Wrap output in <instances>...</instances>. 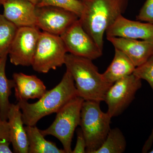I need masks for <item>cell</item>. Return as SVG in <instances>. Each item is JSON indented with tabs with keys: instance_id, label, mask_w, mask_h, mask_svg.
<instances>
[{
	"instance_id": "obj_4",
	"label": "cell",
	"mask_w": 153,
	"mask_h": 153,
	"mask_svg": "<svg viewBox=\"0 0 153 153\" xmlns=\"http://www.w3.org/2000/svg\"><path fill=\"white\" fill-rule=\"evenodd\" d=\"M100 103L84 100L82 103L79 126L86 141V153H95L111 129L112 118L102 111Z\"/></svg>"
},
{
	"instance_id": "obj_14",
	"label": "cell",
	"mask_w": 153,
	"mask_h": 153,
	"mask_svg": "<svg viewBox=\"0 0 153 153\" xmlns=\"http://www.w3.org/2000/svg\"><path fill=\"white\" fill-rule=\"evenodd\" d=\"M13 77L15 83V97L18 102L39 99L47 92L44 82L36 75L19 72L14 73Z\"/></svg>"
},
{
	"instance_id": "obj_1",
	"label": "cell",
	"mask_w": 153,
	"mask_h": 153,
	"mask_svg": "<svg viewBox=\"0 0 153 153\" xmlns=\"http://www.w3.org/2000/svg\"><path fill=\"white\" fill-rule=\"evenodd\" d=\"M129 0H85L79 20L84 30L103 50V36L107 30L123 16Z\"/></svg>"
},
{
	"instance_id": "obj_17",
	"label": "cell",
	"mask_w": 153,
	"mask_h": 153,
	"mask_svg": "<svg viewBox=\"0 0 153 153\" xmlns=\"http://www.w3.org/2000/svg\"><path fill=\"white\" fill-rule=\"evenodd\" d=\"M25 130L29 143V153H66L55 143L47 140L36 126H27Z\"/></svg>"
},
{
	"instance_id": "obj_20",
	"label": "cell",
	"mask_w": 153,
	"mask_h": 153,
	"mask_svg": "<svg viewBox=\"0 0 153 153\" xmlns=\"http://www.w3.org/2000/svg\"><path fill=\"white\" fill-rule=\"evenodd\" d=\"M18 28L0 13V57L8 55L9 49Z\"/></svg>"
},
{
	"instance_id": "obj_18",
	"label": "cell",
	"mask_w": 153,
	"mask_h": 153,
	"mask_svg": "<svg viewBox=\"0 0 153 153\" xmlns=\"http://www.w3.org/2000/svg\"><path fill=\"white\" fill-rule=\"evenodd\" d=\"M8 55L0 57V116L8 120V113L11 103L9 98L15 83L13 79H8L6 74V66Z\"/></svg>"
},
{
	"instance_id": "obj_10",
	"label": "cell",
	"mask_w": 153,
	"mask_h": 153,
	"mask_svg": "<svg viewBox=\"0 0 153 153\" xmlns=\"http://www.w3.org/2000/svg\"><path fill=\"white\" fill-rule=\"evenodd\" d=\"M36 15L37 27L59 36L79 19L73 12L52 6H37Z\"/></svg>"
},
{
	"instance_id": "obj_13",
	"label": "cell",
	"mask_w": 153,
	"mask_h": 153,
	"mask_svg": "<svg viewBox=\"0 0 153 153\" xmlns=\"http://www.w3.org/2000/svg\"><path fill=\"white\" fill-rule=\"evenodd\" d=\"M107 39L114 48L125 54L136 67L153 56V41L114 37H107Z\"/></svg>"
},
{
	"instance_id": "obj_19",
	"label": "cell",
	"mask_w": 153,
	"mask_h": 153,
	"mask_svg": "<svg viewBox=\"0 0 153 153\" xmlns=\"http://www.w3.org/2000/svg\"><path fill=\"white\" fill-rule=\"evenodd\" d=\"M125 137L120 129L111 128L100 147L95 153H123L126 149Z\"/></svg>"
},
{
	"instance_id": "obj_16",
	"label": "cell",
	"mask_w": 153,
	"mask_h": 153,
	"mask_svg": "<svg viewBox=\"0 0 153 153\" xmlns=\"http://www.w3.org/2000/svg\"><path fill=\"white\" fill-rule=\"evenodd\" d=\"M136 68L132 61L125 54L115 48L114 57L112 62L102 75L105 81L113 84L123 77L133 74Z\"/></svg>"
},
{
	"instance_id": "obj_5",
	"label": "cell",
	"mask_w": 153,
	"mask_h": 153,
	"mask_svg": "<svg viewBox=\"0 0 153 153\" xmlns=\"http://www.w3.org/2000/svg\"><path fill=\"white\" fill-rule=\"evenodd\" d=\"M84 101L79 96L71 100L56 113L52 125L46 129L41 130L44 136L52 135L59 140L66 153H72V139L76 128L79 126Z\"/></svg>"
},
{
	"instance_id": "obj_11",
	"label": "cell",
	"mask_w": 153,
	"mask_h": 153,
	"mask_svg": "<svg viewBox=\"0 0 153 153\" xmlns=\"http://www.w3.org/2000/svg\"><path fill=\"white\" fill-rule=\"evenodd\" d=\"M107 37H120L135 40L153 41V25L140 21L119 17L105 32Z\"/></svg>"
},
{
	"instance_id": "obj_2",
	"label": "cell",
	"mask_w": 153,
	"mask_h": 153,
	"mask_svg": "<svg viewBox=\"0 0 153 153\" xmlns=\"http://www.w3.org/2000/svg\"><path fill=\"white\" fill-rule=\"evenodd\" d=\"M78 96L74 79L66 70L61 81L52 89L47 91L38 101L18 102L22 111V119L26 126H36L46 116L57 113L67 102Z\"/></svg>"
},
{
	"instance_id": "obj_6",
	"label": "cell",
	"mask_w": 153,
	"mask_h": 153,
	"mask_svg": "<svg viewBox=\"0 0 153 153\" xmlns=\"http://www.w3.org/2000/svg\"><path fill=\"white\" fill-rule=\"evenodd\" d=\"M67 52L60 36L41 32L32 66L33 70L45 74L61 67Z\"/></svg>"
},
{
	"instance_id": "obj_27",
	"label": "cell",
	"mask_w": 153,
	"mask_h": 153,
	"mask_svg": "<svg viewBox=\"0 0 153 153\" xmlns=\"http://www.w3.org/2000/svg\"><path fill=\"white\" fill-rule=\"evenodd\" d=\"M153 143V127L150 135L145 142L142 149L143 153H147L150 150Z\"/></svg>"
},
{
	"instance_id": "obj_8",
	"label": "cell",
	"mask_w": 153,
	"mask_h": 153,
	"mask_svg": "<svg viewBox=\"0 0 153 153\" xmlns=\"http://www.w3.org/2000/svg\"><path fill=\"white\" fill-rule=\"evenodd\" d=\"M41 32L37 27L18 28L8 52L12 64L32 66Z\"/></svg>"
},
{
	"instance_id": "obj_21",
	"label": "cell",
	"mask_w": 153,
	"mask_h": 153,
	"mask_svg": "<svg viewBox=\"0 0 153 153\" xmlns=\"http://www.w3.org/2000/svg\"><path fill=\"white\" fill-rule=\"evenodd\" d=\"M37 7L52 6L71 11L79 17L83 12L84 4L78 0H41Z\"/></svg>"
},
{
	"instance_id": "obj_25",
	"label": "cell",
	"mask_w": 153,
	"mask_h": 153,
	"mask_svg": "<svg viewBox=\"0 0 153 153\" xmlns=\"http://www.w3.org/2000/svg\"><path fill=\"white\" fill-rule=\"evenodd\" d=\"M0 140L10 141V128L7 120H4L0 116Z\"/></svg>"
},
{
	"instance_id": "obj_23",
	"label": "cell",
	"mask_w": 153,
	"mask_h": 153,
	"mask_svg": "<svg viewBox=\"0 0 153 153\" xmlns=\"http://www.w3.org/2000/svg\"><path fill=\"white\" fill-rule=\"evenodd\" d=\"M136 19L138 21L153 25V0H146L137 16Z\"/></svg>"
},
{
	"instance_id": "obj_3",
	"label": "cell",
	"mask_w": 153,
	"mask_h": 153,
	"mask_svg": "<svg viewBox=\"0 0 153 153\" xmlns=\"http://www.w3.org/2000/svg\"><path fill=\"white\" fill-rule=\"evenodd\" d=\"M64 65L74 79L78 96L84 100L104 101L112 84L105 81L92 60L67 53Z\"/></svg>"
},
{
	"instance_id": "obj_26",
	"label": "cell",
	"mask_w": 153,
	"mask_h": 153,
	"mask_svg": "<svg viewBox=\"0 0 153 153\" xmlns=\"http://www.w3.org/2000/svg\"><path fill=\"white\" fill-rule=\"evenodd\" d=\"M10 142L6 140H0V153H12L10 148Z\"/></svg>"
},
{
	"instance_id": "obj_12",
	"label": "cell",
	"mask_w": 153,
	"mask_h": 153,
	"mask_svg": "<svg viewBox=\"0 0 153 153\" xmlns=\"http://www.w3.org/2000/svg\"><path fill=\"white\" fill-rule=\"evenodd\" d=\"M3 15L18 28L37 27V6L27 0H7L3 3Z\"/></svg>"
},
{
	"instance_id": "obj_9",
	"label": "cell",
	"mask_w": 153,
	"mask_h": 153,
	"mask_svg": "<svg viewBox=\"0 0 153 153\" xmlns=\"http://www.w3.org/2000/svg\"><path fill=\"white\" fill-rule=\"evenodd\" d=\"M67 52L75 56L94 60L101 57L102 51L83 28L79 20L60 36Z\"/></svg>"
},
{
	"instance_id": "obj_30",
	"label": "cell",
	"mask_w": 153,
	"mask_h": 153,
	"mask_svg": "<svg viewBox=\"0 0 153 153\" xmlns=\"http://www.w3.org/2000/svg\"><path fill=\"white\" fill-rule=\"evenodd\" d=\"M78 1H85V0H78Z\"/></svg>"
},
{
	"instance_id": "obj_22",
	"label": "cell",
	"mask_w": 153,
	"mask_h": 153,
	"mask_svg": "<svg viewBox=\"0 0 153 153\" xmlns=\"http://www.w3.org/2000/svg\"><path fill=\"white\" fill-rule=\"evenodd\" d=\"M133 74L148 82L153 92V56L140 66L136 68Z\"/></svg>"
},
{
	"instance_id": "obj_24",
	"label": "cell",
	"mask_w": 153,
	"mask_h": 153,
	"mask_svg": "<svg viewBox=\"0 0 153 153\" xmlns=\"http://www.w3.org/2000/svg\"><path fill=\"white\" fill-rule=\"evenodd\" d=\"M77 138L76 146L74 150L72 151V153H86V141L81 128H78L76 131Z\"/></svg>"
},
{
	"instance_id": "obj_7",
	"label": "cell",
	"mask_w": 153,
	"mask_h": 153,
	"mask_svg": "<svg viewBox=\"0 0 153 153\" xmlns=\"http://www.w3.org/2000/svg\"><path fill=\"white\" fill-rule=\"evenodd\" d=\"M142 79L134 74L113 83L107 91L104 101L108 113L111 118L122 114L133 101L138 91L142 87Z\"/></svg>"
},
{
	"instance_id": "obj_29",
	"label": "cell",
	"mask_w": 153,
	"mask_h": 153,
	"mask_svg": "<svg viewBox=\"0 0 153 153\" xmlns=\"http://www.w3.org/2000/svg\"><path fill=\"white\" fill-rule=\"evenodd\" d=\"M149 153H153V149H152V150L150 151V152H149Z\"/></svg>"
},
{
	"instance_id": "obj_28",
	"label": "cell",
	"mask_w": 153,
	"mask_h": 153,
	"mask_svg": "<svg viewBox=\"0 0 153 153\" xmlns=\"http://www.w3.org/2000/svg\"><path fill=\"white\" fill-rule=\"evenodd\" d=\"M6 1H7V0H0V6L2 5L3 3ZM27 1L31 2L33 3V4L37 6L39 3L41 2V0H27Z\"/></svg>"
},
{
	"instance_id": "obj_15",
	"label": "cell",
	"mask_w": 153,
	"mask_h": 153,
	"mask_svg": "<svg viewBox=\"0 0 153 153\" xmlns=\"http://www.w3.org/2000/svg\"><path fill=\"white\" fill-rule=\"evenodd\" d=\"M8 122L10 128V142L13 152L28 153L29 143L24 126L22 111L18 103H11L8 113Z\"/></svg>"
}]
</instances>
